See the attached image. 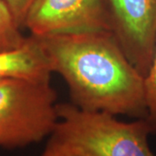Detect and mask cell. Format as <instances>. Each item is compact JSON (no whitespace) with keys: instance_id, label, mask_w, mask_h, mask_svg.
<instances>
[{"instance_id":"6da1fadb","label":"cell","mask_w":156,"mask_h":156,"mask_svg":"<svg viewBox=\"0 0 156 156\" xmlns=\"http://www.w3.org/2000/svg\"><path fill=\"white\" fill-rule=\"evenodd\" d=\"M52 72L67 84L71 103L88 111L147 117L144 77L110 30L37 37Z\"/></svg>"},{"instance_id":"7a4b0ae2","label":"cell","mask_w":156,"mask_h":156,"mask_svg":"<svg viewBox=\"0 0 156 156\" xmlns=\"http://www.w3.org/2000/svg\"><path fill=\"white\" fill-rule=\"evenodd\" d=\"M57 115L53 134L82 156H156L148 144L154 130L147 118L126 122L71 102L57 104Z\"/></svg>"},{"instance_id":"3957f363","label":"cell","mask_w":156,"mask_h":156,"mask_svg":"<svg viewBox=\"0 0 156 156\" xmlns=\"http://www.w3.org/2000/svg\"><path fill=\"white\" fill-rule=\"evenodd\" d=\"M56 99L50 80H0V147H23L50 136L59 121Z\"/></svg>"},{"instance_id":"277c9868","label":"cell","mask_w":156,"mask_h":156,"mask_svg":"<svg viewBox=\"0 0 156 156\" xmlns=\"http://www.w3.org/2000/svg\"><path fill=\"white\" fill-rule=\"evenodd\" d=\"M111 32L145 77L156 46V0H106Z\"/></svg>"},{"instance_id":"5b68a950","label":"cell","mask_w":156,"mask_h":156,"mask_svg":"<svg viewBox=\"0 0 156 156\" xmlns=\"http://www.w3.org/2000/svg\"><path fill=\"white\" fill-rule=\"evenodd\" d=\"M31 36L110 30L106 0H36L24 25Z\"/></svg>"},{"instance_id":"8992f818","label":"cell","mask_w":156,"mask_h":156,"mask_svg":"<svg viewBox=\"0 0 156 156\" xmlns=\"http://www.w3.org/2000/svg\"><path fill=\"white\" fill-rule=\"evenodd\" d=\"M52 73L46 52L36 37H29L20 48L0 51V80L49 81Z\"/></svg>"},{"instance_id":"52a82bcc","label":"cell","mask_w":156,"mask_h":156,"mask_svg":"<svg viewBox=\"0 0 156 156\" xmlns=\"http://www.w3.org/2000/svg\"><path fill=\"white\" fill-rule=\"evenodd\" d=\"M9 7L4 0H0V51L20 48L28 37L20 30Z\"/></svg>"},{"instance_id":"ba28073f","label":"cell","mask_w":156,"mask_h":156,"mask_svg":"<svg viewBox=\"0 0 156 156\" xmlns=\"http://www.w3.org/2000/svg\"><path fill=\"white\" fill-rule=\"evenodd\" d=\"M144 98L147 120L156 132V46L150 69L144 77Z\"/></svg>"},{"instance_id":"9c48e42d","label":"cell","mask_w":156,"mask_h":156,"mask_svg":"<svg viewBox=\"0 0 156 156\" xmlns=\"http://www.w3.org/2000/svg\"><path fill=\"white\" fill-rule=\"evenodd\" d=\"M41 156H82L55 134H51Z\"/></svg>"},{"instance_id":"30bf717a","label":"cell","mask_w":156,"mask_h":156,"mask_svg":"<svg viewBox=\"0 0 156 156\" xmlns=\"http://www.w3.org/2000/svg\"><path fill=\"white\" fill-rule=\"evenodd\" d=\"M9 7L17 25L22 28L30 9L36 0H4Z\"/></svg>"}]
</instances>
